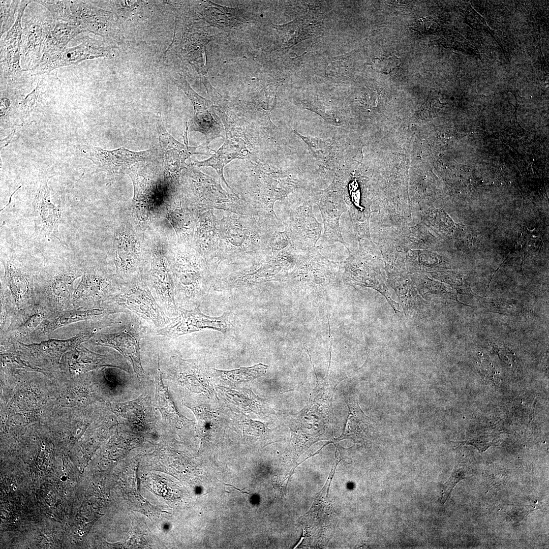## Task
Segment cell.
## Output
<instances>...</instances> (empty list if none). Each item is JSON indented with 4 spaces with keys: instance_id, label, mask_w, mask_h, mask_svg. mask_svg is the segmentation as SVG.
I'll return each instance as SVG.
<instances>
[{
    "instance_id": "8d00e7d4",
    "label": "cell",
    "mask_w": 549,
    "mask_h": 549,
    "mask_svg": "<svg viewBox=\"0 0 549 549\" xmlns=\"http://www.w3.org/2000/svg\"><path fill=\"white\" fill-rule=\"evenodd\" d=\"M374 67L384 74H389L399 65V58L394 55L382 56L373 59Z\"/></svg>"
},
{
    "instance_id": "9a60e30c",
    "label": "cell",
    "mask_w": 549,
    "mask_h": 549,
    "mask_svg": "<svg viewBox=\"0 0 549 549\" xmlns=\"http://www.w3.org/2000/svg\"><path fill=\"white\" fill-rule=\"evenodd\" d=\"M311 196L313 202L317 204L321 211L324 225L322 244L320 246H329L340 242L348 250L340 228V217L347 209L341 195L328 187L324 190H312Z\"/></svg>"
},
{
    "instance_id": "4316f807",
    "label": "cell",
    "mask_w": 549,
    "mask_h": 549,
    "mask_svg": "<svg viewBox=\"0 0 549 549\" xmlns=\"http://www.w3.org/2000/svg\"><path fill=\"white\" fill-rule=\"evenodd\" d=\"M308 145L315 158L322 174L331 173L335 168V164L339 150L338 146L330 141L303 136L295 131Z\"/></svg>"
},
{
    "instance_id": "cb8c5ba5",
    "label": "cell",
    "mask_w": 549,
    "mask_h": 549,
    "mask_svg": "<svg viewBox=\"0 0 549 549\" xmlns=\"http://www.w3.org/2000/svg\"><path fill=\"white\" fill-rule=\"evenodd\" d=\"M246 144L242 139L231 137L226 133L225 141L222 147L212 155L211 157L201 162L193 163V165L198 167L210 166L217 172L219 176L231 190L232 188L228 185L223 175V168L229 162L236 158H244L248 151Z\"/></svg>"
},
{
    "instance_id": "e575fe53",
    "label": "cell",
    "mask_w": 549,
    "mask_h": 549,
    "mask_svg": "<svg viewBox=\"0 0 549 549\" xmlns=\"http://www.w3.org/2000/svg\"><path fill=\"white\" fill-rule=\"evenodd\" d=\"M469 473V469L466 465L460 464L454 468L451 476L444 485L441 502L444 504L448 499L450 494L458 482L465 478Z\"/></svg>"
},
{
    "instance_id": "8fae6325",
    "label": "cell",
    "mask_w": 549,
    "mask_h": 549,
    "mask_svg": "<svg viewBox=\"0 0 549 549\" xmlns=\"http://www.w3.org/2000/svg\"><path fill=\"white\" fill-rule=\"evenodd\" d=\"M156 126L165 181L169 186L178 189L180 185L181 171L187 165L185 161L195 154L206 155L203 149L208 150L210 148L205 144L196 147L188 146L187 124L182 135L185 144L177 141L168 132L161 117H158Z\"/></svg>"
},
{
    "instance_id": "ba28073f",
    "label": "cell",
    "mask_w": 549,
    "mask_h": 549,
    "mask_svg": "<svg viewBox=\"0 0 549 549\" xmlns=\"http://www.w3.org/2000/svg\"><path fill=\"white\" fill-rule=\"evenodd\" d=\"M270 250L271 255L266 256L259 263L219 279L217 288L231 289L281 279L297 261V251L291 244L282 250Z\"/></svg>"
},
{
    "instance_id": "52a82bcc",
    "label": "cell",
    "mask_w": 549,
    "mask_h": 549,
    "mask_svg": "<svg viewBox=\"0 0 549 549\" xmlns=\"http://www.w3.org/2000/svg\"><path fill=\"white\" fill-rule=\"evenodd\" d=\"M105 304L136 315L156 330L171 321L154 297L144 274L124 282L120 290Z\"/></svg>"
},
{
    "instance_id": "2e32d148",
    "label": "cell",
    "mask_w": 549,
    "mask_h": 549,
    "mask_svg": "<svg viewBox=\"0 0 549 549\" xmlns=\"http://www.w3.org/2000/svg\"><path fill=\"white\" fill-rule=\"evenodd\" d=\"M124 282L115 274H109L102 270L93 269L85 272L74 291L73 299L80 300L92 308L100 307L116 294Z\"/></svg>"
},
{
    "instance_id": "484cf974",
    "label": "cell",
    "mask_w": 549,
    "mask_h": 549,
    "mask_svg": "<svg viewBox=\"0 0 549 549\" xmlns=\"http://www.w3.org/2000/svg\"><path fill=\"white\" fill-rule=\"evenodd\" d=\"M119 308L110 305L87 309H76L68 311L47 322L42 328L43 333H48L74 322L89 320L110 314L124 313Z\"/></svg>"
},
{
    "instance_id": "9c48e42d",
    "label": "cell",
    "mask_w": 549,
    "mask_h": 549,
    "mask_svg": "<svg viewBox=\"0 0 549 549\" xmlns=\"http://www.w3.org/2000/svg\"><path fill=\"white\" fill-rule=\"evenodd\" d=\"M78 149L83 158L90 160L98 171L106 173L110 181L119 180L135 164L156 161L157 148L134 151L124 147L108 150L92 145L82 144Z\"/></svg>"
},
{
    "instance_id": "f546056e",
    "label": "cell",
    "mask_w": 549,
    "mask_h": 549,
    "mask_svg": "<svg viewBox=\"0 0 549 549\" xmlns=\"http://www.w3.org/2000/svg\"><path fill=\"white\" fill-rule=\"evenodd\" d=\"M82 275L77 270L61 271L49 281L48 289L51 295L58 301H63L71 296L74 281Z\"/></svg>"
},
{
    "instance_id": "4dcf8cb0",
    "label": "cell",
    "mask_w": 549,
    "mask_h": 549,
    "mask_svg": "<svg viewBox=\"0 0 549 549\" xmlns=\"http://www.w3.org/2000/svg\"><path fill=\"white\" fill-rule=\"evenodd\" d=\"M267 365L259 363L250 367H240L231 370L213 369L214 373L217 376L232 382L249 381L264 375L267 371Z\"/></svg>"
},
{
    "instance_id": "d590c367",
    "label": "cell",
    "mask_w": 549,
    "mask_h": 549,
    "mask_svg": "<svg viewBox=\"0 0 549 549\" xmlns=\"http://www.w3.org/2000/svg\"><path fill=\"white\" fill-rule=\"evenodd\" d=\"M537 502L528 505H507L504 511L514 522L523 521L532 511L537 508Z\"/></svg>"
},
{
    "instance_id": "603a6c76",
    "label": "cell",
    "mask_w": 549,
    "mask_h": 549,
    "mask_svg": "<svg viewBox=\"0 0 549 549\" xmlns=\"http://www.w3.org/2000/svg\"><path fill=\"white\" fill-rule=\"evenodd\" d=\"M71 10L84 31L110 39L114 33L111 13L91 5L88 2L71 1Z\"/></svg>"
},
{
    "instance_id": "d6986e66",
    "label": "cell",
    "mask_w": 549,
    "mask_h": 549,
    "mask_svg": "<svg viewBox=\"0 0 549 549\" xmlns=\"http://www.w3.org/2000/svg\"><path fill=\"white\" fill-rule=\"evenodd\" d=\"M109 50L105 45L91 38H87L81 44L66 47L62 51L49 59L40 63L29 71L32 74L40 75L65 66L76 65L83 60L107 56Z\"/></svg>"
},
{
    "instance_id": "60d3db41",
    "label": "cell",
    "mask_w": 549,
    "mask_h": 549,
    "mask_svg": "<svg viewBox=\"0 0 549 549\" xmlns=\"http://www.w3.org/2000/svg\"><path fill=\"white\" fill-rule=\"evenodd\" d=\"M13 489H14V490H15V489H16V488H15V487H14Z\"/></svg>"
},
{
    "instance_id": "5bb4252c",
    "label": "cell",
    "mask_w": 549,
    "mask_h": 549,
    "mask_svg": "<svg viewBox=\"0 0 549 549\" xmlns=\"http://www.w3.org/2000/svg\"><path fill=\"white\" fill-rule=\"evenodd\" d=\"M49 13L30 15L22 29L20 64L23 69L31 71L40 64L44 45L53 24Z\"/></svg>"
},
{
    "instance_id": "6da1fadb",
    "label": "cell",
    "mask_w": 549,
    "mask_h": 549,
    "mask_svg": "<svg viewBox=\"0 0 549 549\" xmlns=\"http://www.w3.org/2000/svg\"><path fill=\"white\" fill-rule=\"evenodd\" d=\"M168 258L177 307L192 309L200 306L215 275L193 246L169 243Z\"/></svg>"
},
{
    "instance_id": "4fadbf2b",
    "label": "cell",
    "mask_w": 549,
    "mask_h": 549,
    "mask_svg": "<svg viewBox=\"0 0 549 549\" xmlns=\"http://www.w3.org/2000/svg\"><path fill=\"white\" fill-rule=\"evenodd\" d=\"M145 330L139 319L131 318L130 321L119 326L112 333L99 334L94 339L97 345L113 348L131 363L134 373L141 377L144 373L141 364L140 342Z\"/></svg>"
},
{
    "instance_id": "7c38bea8",
    "label": "cell",
    "mask_w": 549,
    "mask_h": 549,
    "mask_svg": "<svg viewBox=\"0 0 549 549\" xmlns=\"http://www.w3.org/2000/svg\"><path fill=\"white\" fill-rule=\"evenodd\" d=\"M233 316L226 312L219 317H211L202 313L198 306L192 309L178 308L176 317L166 326L157 330L156 334L174 338L185 334L204 329H214L227 334L233 327Z\"/></svg>"
},
{
    "instance_id": "d6a6232c",
    "label": "cell",
    "mask_w": 549,
    "mask_h": 549,
    "mask_svg": "<svg viewBox=\"0 0 549 549\" xmlns=\"http://www.w3.org/2000/svg\"><path fill=\"white\" fill-rule=\"evenodd\" d=\"M45 7L51 14L53 22L78 24L71 10V1H33Z\"/></svg>"
},
{
    "instance_id": "83f0119b",
    "label": "cell",
    "mask_w": 549,
    "mask_h": 549,
    "mask_svg": "<svg viewBox=\"0 0 549 549\" xmlns=\"http://www.w3.org/2000/svg\"><path fill=\"white\" fill-rule=\"evenodd\" d=\"M160 360H158L157 372L156 376V400L158 409L163 417L171 424L176 426L182 425L188 419L181 415L177 410L174 402L162 381V373L160 369Z\"/></svg>"
},
{
    "instance_id": "74e56055",
    "label": "cell",
    "mask_w": 549,
    "mask_h": 549,
    "mask_svg": "<svg viewBox=\"0 0 549 549\" xmlns=\"http://www.w3.org/2000/svg\"><path fill=\"white\" fill-rule=\"evenodd\" d=\"M42 316L43 314L40 313H36L30 315L25 322L17 327L15 331L16 336L23 337L31 332L40 324Z\"/></svg>"
},
{
    "instance_id": "5b68a950",
    "label": "cell",
    "mask_w": 549,
    "mask_h": 549,
    "mask_svg": "<svg viewBox=\"0 0 549 549\" xmlns=\"http://www.w3.org/2000/svg\"><path fill=\"white\" fill-rule=\"evenodd\" d=\"M179 193L196 219L215 209L239 215L253 216L252 209L246 202L228 194L211 178L198 171L193 170L181 175Z\"/></svg>"
},
{
    "instance_id": "ac0fdd59",
    "label": "cell",
    "mask_w": 549,
    "mask_h": 549,
    "mask_svg": "<svg viewBox=\"0 0 549 549\" xmlns=\"http://www.w3.org/2000/svg\"><path fill=\"white\" fill-rule=\"evenodd\" d=\"M33 1H20L16 21L1 41V80L21 77L26 70L20 64L22 27L21 19L26 6Z\"/></svg>"
},
{
    "instance_id": "ffe728a7",
    "label": "cell",
    "mask_w": 549,
    "mask_h": 549,
    "mask_svg": "<svg viewBox=\"0 0 549 549\" xmlns=\"http://www.w3.org/2000/svg\"><path fill=\"white\" fill-rule=\"evenodd\" d=\"M196 219L193 247L204 258L215 275L220 264L217 219L212 210L203 213Z\"/></svg>"
},
{
    "instance_id": "ab89813d",
    "label": "cell",
    "mask_w": 549,
    "mask_h": 549,
    "mask_svg": "<svg viewBox=\"0 0 549 549\" xmlns=\"http://www.w3.org/2000/svg\"><path fill=\"white\" fill-rule=\"evenodd\" d=\"M259 220H260V219H259ZM268 221H269V220H268ZM269 221H271V220H269ZM281 221V220H280V221ZM274 221V222H279V221Z\"/></svg>"
},
{
    "instance_id": "7a4b0ae2",
    "label": "cell",
    "mask_w": 549,
    "mask_h": 549,
    "mask_svg": "<svg viewBox=\"0 0 549 549\" xmlns=\"http://www.w3.org/2000/svg\"><path fill=\"white\" fill-rule=\"evenodd\" d=\"M156 161L137 163L127 173L134 189L130 216L144 231L160 217L164 201L171 193L164 180L162 165Z\"/></svg>"
},
{
    "instance_id": "836d02e7",
    "label": "cell",
    "mask_w": 549,
    "mask_h": 549,
    "mask_svg": "<svg viewBox=\"0 0 549 549\" xmlns=\"http://www.w3.org/2000/svg\"><path fill=\"white\" fill-rule=\"evenodd\" d=\"M20 1H1L0 36L8 32L15 22V15L18 11Z\"/></svg>"
},
{
    "instance_id": "3957f363",
    "label": "cell",
    "mask_w": 549,
    "mask_h": 549,
    "mask_svg": "<svg viewBox=\"0 0 549 549\" xmlns=\"http://www.w3.org/2000/svg\"><path fill=\"white\" fill-rule=\"evenodd\" d=\"M111 256L115 275L127 282L144 274L150 256V238L139 228L130 216H124L115 228Z\"/></svg>"
},
{
    "instance_id": "1f68e13d",
    "label": "cell",
    "mask_w": 549,
    "mask_h": 549,
    "mask_svg": "<svg viewBox=\"0 0 549 549\" xmlns=\"http://www.w3.org/2000/svg\"><path fill=\"white\" fill-rule=\"evenodd\" d=\"M125 404L120 405L118 412H121L120 414L126 420L138 425H147L153 421L152 412L142 401L138 400L129 402L130 404Z\"/></svg>"
},
{
    "instance_id": "277c9868",
    "label": "cell",
    "mask_w": 549,
    "mask_h": 549,
    "mask_svg": "<svg viewBox=\"0 0 549 549\" xmlns=\"http://www.w3.org/2000/svg\"><path fill=\"white\" fill-rule=\"evenodd\" d=\"M219 236V262L225 260L255 254L268 248L274 232L256 220L255 216H224L217 220Z\"/></svg>"
},
{
    "instance_id": "44dd1931",
    "label": "cell",
    "mask_w": 549,
    "mask_h": 549,
    "mask_svg": "<svg viewBox=\"0 0 549 549\" xmlns=\"http://www.w3.org/2000/svg\"><path fill=\"white\" fill-rule=\"evenodd\" d=\"M161 217L167 219L172 226L177 237V243L193 246L197 219L182 201L179 193L170 196L164 201L160 211Z\"/></svg>"
},
{
    "instance_id": "f1b7e54d",
    "label": "cell",
    "mask_w": 549,
    "mask_h": 549,
    "mask_svg": "<svg viewBox=\"0 0 549 549\" xmlns=\"http://www.w3.org/2000/svg\"><path fill=\"white\" fill-rule=\"evenodd\" d=\"M5 281L17 301L27 296L30 289V281L26 273L12 260L4 262Z\"/></svg>"
},
{
    "instance_id": "30bf717a",
    "label": "cell",
    "mask_w": 549,
    "mask_h": 549,
    "mask_svg": "<svg viewBox=\"0 0 549 549\" xmlns=\"http://www.w3.org/2000/svg\"><path fill=\"white\" fill-rule=\"evenodd\" d=\"M311 195L308 198L299 199L286 210L282 223L293 248L306 252L316 247L321 235L322 224L316 219L312 208Z\"/></svg>"
},
{
    "instance_id": "8992f818",
    "label": "cell",
    "mask_w": 549,
    "mask_h": 549,
    "mask_svg": "<svg viewBox=\"0 0 549 549\" xmlns=\"http://www.w3.org/2000/svg\"><path fill=\"white\" fill-rule=\"evenodd\" d=\"M150 256L144 275L159 304L171 320L176 316L178 307L168 258L169 242L161 232L150 228Z\"/></svg>"
},
{
    "instance_id": "7402d4cb",
    "label": "cell",
    "mask_w": 549,
    "mask_h": 549,
    "mask_svg": "<svg viewBox=\"0 0 549 549\" xmlns=\"http://www.w3.org/2000/svg\"><path fill=\"white\" fill-rule=\"evenodd\" d=\"M62 210L51 201L48 179L40 185L34 201L33 216L35 231L39 235L55 238L60 241L58 227Z\"/></svg>"
},
{
    "instance_id": "d4e9b609",
    "label": "cell",
    "mask_w": 549,
    "mask_h": 549,
    "mask_svg": "<svg viewBox=\"0 0 549 549\" xmlns=\"http://www.w3.org/2000/svg\"><path fill=\"white\" fill-rule=\"evenodd\" d=\"M83 32L84 30L79 24L53 22L44 45L40 63L62 51L72 39Z\"/></svg>"
},
{
    "instance_id": "f35d334b",
    "label": "cell",
    "mask_w": 549,
    "mask_h": 549,
    "mask_svg": "<svg viewBox=\"0 0 549 549\" xmlns=\"http://www.w3.org/2000/svg\"><path fill=\"white\" fill-rule=\"evenodd\" d=\"M224 484H225V485H227V486H232V487H233V488H234V489H236V490H237V491H240V492H241V493H242V494H245V493H246V494H249V492H245V491H243V490H244V489H245V488H244V489H242V490H240V489H237V488L236 487H235V486H234V485H231V484H225V483H224Z\"/></svg>"
},
{
    "instance_id": "e0dca14e",
    "label": "cell",
    "mask_w": 549,
    "mask_h": 549,
    "mask_svg": "<svg viewBox=\"0 0 549 549\" xmlns=\"http://www.w3.org/2000/svg\"><path fill=\"white\" fill-rule=\"evenodd\" d=\"M174 81L190 99L194 107V114L190 122L189 131H198L204 134L205 144L208 146L211 141L222 136L224 132L223 126L214 111L211 102L197 94L185 77L180 76Z\"/></svg>"
}]
</instances>
